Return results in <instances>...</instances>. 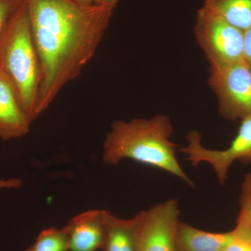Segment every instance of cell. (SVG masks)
<instances>
[{
    "instance_id": "obj_1",
    "label": "cell",
    "mask_w": 251,
    "mask_h": 251,
    "mask_svg": "<svg viewBox=\"0 0 251 251\" xmlns=\"http://www.w3.org/2000/svg\"><path fill=\"white\" fill-rule=\"evenodd\" d=\"M26 1L41 68L36 119L93 59L115 9L86 7L71 0Z\"/></svg>"
},
{
    "instance_id": "obj_2",
    "label": "cell",
    "mask_w": 251,
    "mask_h": 251,
    "mask_svg": "<svg viewBox=\"0 0 251 251\" xmlns=\"http://www.w3.org/2000/svg\"><path fill=\"white\" fill-rule=\"evenodd\" d=\"M173 130L171 119L164 115L114 122L104 140L103 162L116 166L122 160H133L174 175L193 187L176 158L178 146L171 140Z\"/></svg>"
},
{
    "instance_id": "obj_3",
    "label": "cell",
    "mask_w": 251,
    "mask_h": 251,
    "mask_svg": "<svg viewBox=\"0 0 251 251\" xmlns=\"http://www.w3.org/2000/svg\"><path fill=\"white\" fill-rule=\"evenodd\" d=\"M0 69L12 82L31 122L41 79V68L29 21L27 1L0 38Z\"/></svg>"
},
{
    "instance_id": "obj_4",
    "label": "cell",
    "mask_w": 251,
    "mask_h": 251,
    "mask_svg": "<svg viewBox=\"0 0 251 251\" xmlns=\"http://www.w3.org/2000/svg\"><path fill=\"white\" fill-rule=\"evenodd\" d=\"M194 29L198 45L209 66L243 62L244 31L204 6L198 11Z\"/></svg>"
},
{
    "instance_id": "obj_5",
    "label": "cell",
    "mask_w": 251,
    "mask_h": 251,
    "mask_svg": "<svg viewBox=\"0 0 251 251\" xmlns=\"http://www.w3.org/2000/svg\"><path fill=\"white\" fill-rule=\"evenodd\" d=\"M208 82L221 116L240 121L251 116V70L244 62L209 66Z\"/></svg>"
},
{
    "instance_id": "obj_6",
    "label": "cell",
    "mask_w": 251,
    "mask_h": 251,
    "mask_svg": "<svg viewBox=\"0 0 251 251\" xmlns=\"http://www.w3.org/2000/svg\"><path fill=\"white\" fill-rule=\"evenodd\" d=\"M188 145L179 150L187 156L193 167L201 163L210 165L220 184H226L229 170L236 161L251 163V116L241 120L237 135L228 148L223 150H209L202 144L201 135L191 130L186 136Z\"/></svg>"
},
{
    "instance_id": "obj_7",
    "label": "cell",
    "mask_w": 251,
    "mask_h": 251,
    "mask_svg": "<svg viewBox=\"0 0 251 251\" xmlns=\"http://www.w3.org/2000/svg\"><path fill=\"white\" fill-rule=\"evenodd\" d=\"M137 251H179L176 242L180 211L176 200H168L142 211Z\"/></svg>"
},
{
    "instance_id": "obj_8",
    "label": "cell",
    "mask_w": 251,
    "mask_h": 251,
    "mask_svg": "<svg viewBox=\"0 0 251 251\" xmlns=\"http://www.w3.org/2000/svg\"><path fill=\"white\" fill-rule=\"evenodd\" d=\"M106 210H90L72 218L67 226L69 251H98L103 249Z\"/></svg>"
},
{
    "instance_id": "obj_9",
    "label": "cell",
    "mask_w": 251,
    "mask_h": 251,
    "mask_svg": "<svg viewBox=\"0 0 251 251\" xmlns=\"http://www.w3.org/2000/svg\"><path fill=\"white\" fill-rule=\"evenodd\" d=\"M31 123L12 82L0 69V138H22L29 133Z\"/></svg>"
},
{
    "instance_id": "obj_10",
    "label": "cell",
    "mask_w": 251,
    "mask_h": 251,
    "mask_svg": "<svg viewBox=\"0 0 251 251\" xmlns=\"http://www.w3.org/2000/svg\"><path fill=\"white\" fill-rule=\"evenodd\" d=\"M141 211L131 219H122L106 211L103 251H137Z\"/></svg>"
},
{
    "instance_id": "obj_11",
    "label": "cell",
    "mask_w": 251,
    "mask_h": 251,
    "mask_svg": "<svg viewBox=\"0 0 251 251\" xmlns=\"http://www.w3.org/2000/svg\"><path fill=\"white\" fill-rule=\"evenodd\" d=\"M232 237V230L211 232L180 222L176 233L179 251H223Z\"/></svg>"
},
{
    "instance_id": "obj_12",
    "label": "cell",
    "mask_w": 251,
    "mask_h": 251,
    "mask_svg": "<svg viewBox=\"0 0 251 251\" xmlns=\"http://www.w3.org/2000/svg\"><path fill=\"white\" fill-rule=\"evenodd\" d=\"M203 6L241 31L251 27V0H204Z\"/></svg>"
},
{
    "instance_id": "obj_13",
    "label": "cell",
    "mask_w": 251,
    "mask_h": 251,
    "mask_svg": "<svg viewBox=\"0 0 251 251\" xmlns=\"http://www.w3.org/2000/svg\"><path fill=\"white\" fill-rule=\"evenodd\" d=\"M26 251H69L67 227L44 229Z\"/></svg>"
},
{
    "instance_id": "obj_14",
    "label": "cell",
    "mask_w": 251,
    "mask_h": 251,
    "mask_svg": "<svg viewBox=\"0 0 251 251\" xmlns=\"http://www.w3.org/2000/svg\"><path fill=\"white\" fill-rule=\"evenodd\" d=\"M223 251H251V226L242 220L237 219L232 229V237Z\"/></svg>"
},
{
    "instance_id": "obj_15",
    "label": "cell",
    "mask_w": 251,
    "mask_h": 251,
    "mask_svg": "<svg viewBox=\"0 0 251 251\" xmlns=\"http://www.w3.org/2000/svg\"><path fill=\"white\" fill-rule=\"evenodd\" d=\"M25 1L26 0H0V38Z\"/></svg>"
},
{
    "instance_id": "obj_16",
    "label": "cell",
    "mask_w": 251,
    "mask_h": 251,
    "mask_svg": "<svg viewBox=\"0 0 251 251\" xmlns=\"http://www.w3.org/2000/svg\"><path fill=\"white\" fill-rule=\"evenodd\" d=\"M239 216L237 219L245 221L251 226V172L243 180L239 198Z\"/></svg>"
},
{
    "instance_id": "obj_17",
    "label": "cell",
    "mask_w": 251,
    "mask_h": 251,
    "mask_svg": "<svg viewBox=\"0 0 251 251\" xmlns=\"http://www.w3.org/2000/svg\"><path fill=\"white\" fill-rule=\"evenodd\" d=\"M86 7H109L115 9L121 0H71Z\"/></svg>"
},
{
    "instance_id": "obj_18",
    "label": "cell",
    "mask_w": 251,
    "mask_h": 251,
    "mask_svg": "<svg viewBox=\"0 0 251 251\" xmlns=\"http://www.w3.org/2000/svg\"><path fill=\"white\" fill-rule=\"evenodd\" d=\"M243 62L251 70V27L244 31Z\"/></svg>"
},
{
    "instance_id": "obj_19",
    "label": "cell",
    "mask_w": 251,
    "mask_h": 251,
    "mask_svg": "<svg viewBox=\"0 0 251 251\" xmlns=\"http://www.w3.org/2000/svg\"><path fill=\"white\" fill-rule=\"evenodd\" d=\"M22 186V181L17 178L9 179H0V190L17 189Z\"/></svg>"
}]
</instances>
